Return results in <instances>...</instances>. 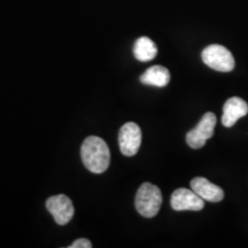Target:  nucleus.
Instances as JSON below:
<instances>
[{"label":"nucleus","mask_w":248,"mask_h":248,"mask_svg":"<svg viewBox=\"0 0 248 248\" xmlns=\"http://www.w3.org/2000/svg\"><path fill=\"white\" fill-rule=\"evenodd\" d=\"M85 168L93 173L105 172L109 167L110 152L106 141L97 136H90L80 148Z\"/></svg>","instance_id":"obj_1"},{"label":"nucleus","mask_w":248,"mask_h":248,"mask_svg":"<svg viewBox=\"0 0 248 248\" xmlns=\"http://www.w3.org/2000/svg\"><path fill=\"white\" fill-rule=\"evenodd\" d=\"M136 209L141 216L154 217L157 215L162 204V193L156 185L151 183H144L138 188L136 194Z\"/></svg>","instance_id":"obj_2"},{"label":"nucleus","mask_w":248,"mask_h":248,"mask_svg":"<svg viewBox=\"0 0 248 248\" xmlns=\"http://www.w3.org/2000/svg\"><path fill=\"white\" fill-rule=\"evenodd\" d=\"M202 61L214 70L229 73L234 68V58L228 48L218 44L207 46L202 51Z\"/></svg>","instance_id":"obj_3"},{"label":"nucleus","mask_w":248,"mask_h":248,"mask_svg":"<svg viewBox=\"0 0 248 248\" xmlns=\"http://www.w3.org/2000/svg\"><path fill=\"white\" fill-rule=\"evenodd\" d=\"M217 119L214 113H206L200 120L199 124L192 129L191 131L186 135V142L191 148L199 150L203 147L206 141L214 136V130H215Z\"/></svg>","instance_id":"obj_4"},{"label":"nucleus","mask_w":248,"mask_h":248,"mask_svg":"<svg viewBox=\"0 0 248 248\" xmlns=\"http://www.w3.org/2000/svg\"><path fill=\"white\" fill-rule=\"evenodd\" d=\"M120 150L125 156H133L138 153L141 145V130L135 122L125 123L119 132Z\"/></svg>","instance_id":"obj_5"},{"label":"nucleus","mask_w":248,"mask_h":248,"mask_svg":"<svg viewBox=\"0 0 248 248\" xmlns=\"http://www.w3.org/2000/svg\"><path fill=\"white\" fill-rule=\"evenodd\" d=\"M46 208L59 225H66L67 223H69L75 213L70 198L64 194H58L48 198L46 201Z\"/></svg>","instance_id":"obj_6"},{"label":"nucleus","mask_w":248,"mask_h":248,"mask_svg":"<svg viewBox=\"0 0 248 248\" xmlns=\"http://www.w3.org/2000/svg\"><path fill=\"white\" fill-rule=\"evenodd\" d=\"M170 204L173 210L182 212V210H193L199 212L204 207V200L200 198L195 192L188 188H177L170 198Z\"/></svg>","instance_id":"obj_7"},{"label":"nucleus","mask_w":248,"mask_h":248,"mask_svg":"<svg viewBox=\"0 0 248 248\" xmlns=\"http://www.w3.org/2000/svg\"><path fill=\"white\" fill-rule=\"evenodd\" d=\"M248 114V104L239 97H232L225 101L223 106L222 124L225 128H231L238 120Z\"/></svg>","instance_id":"obj_8"},{"label":"nucleus","mask_w":248,"mask_h":248,"mask_svg":"<svg viewBox=\"0 0 248 248\" xmlns=\"http://www.w3.org/2000/svg\"><path fill=\"white\" fill-rule=\"evenodd\" d=\"M191 188L203 200L210 202H219L224 198V191L219 186L209 182L207 178L195 177L190 183Z\"/></svg>","instance_id":"obj_9"},{"label":"nucleus","mask_w":248,"mask_h":248,"mask_svg":"<svg viewBox=\"0 0 248 248\" xmlns=\"http://www.w3.org/2000/svg\"><path fill=\"white\" fill-rule=\"evenodd\" d=\"M140 82L145 85L163 88L170 82V73L166 67L153 66L140 76Z\"/></svg>","instance_id":"obj_10"},{"label":"nucleus","mask_w":248,"mask_h":248,"mask_svg":"<svg viewBox=\"0 0 248 248\" xmlns=\"http://www.w3.org/2000/svg\"><path fill=\"white\" fill-rule=\"evenodd\" d=\"M133 54L137 60L147 62L156 57L157 47L153 40L148 37H140L136 40L135 46H133Z\"/></svg>","instance_id":"obj_11"},{"label":"nucleus","mask_w":248,"mask_h":248,"mask_svg":"<svg viewBox=\"0 0 248 248\" xmlns=\"http://www.w3.org/2000/svg\"><path fill=\"white\" fill-rule=\"evenodd\" d=\"M91 247H92L91 241L85 239V238H79V239L75 240L69 246V248H91Z\"/></svg>","instance_id":"obj_12"}]
</instances>
